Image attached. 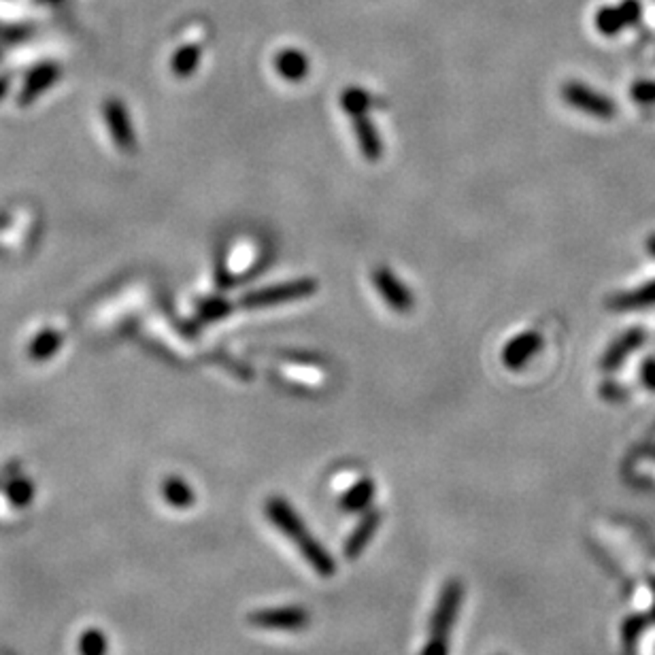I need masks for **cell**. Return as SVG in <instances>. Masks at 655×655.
Here are the masks:
<instances>
[{
  "instance_id": "1",
  "label": "cell",
  "mask_w": 655,
  "mask_h": 655,
  "mask_svg": "<svg viewBox=\"0 0 655 655\" xmlns=\"http://www.w3.org/2000/svg\"><path fill=\"white\" fill-rule=\"evenodd\" d=\"M266 515L268 520H271L273 524L294 543L296 549L300 551V556L306 559V564H309L320 577H332V574L336 573L335 558H332L324 549V545L306 530L300 515L296 513L292 506L285 503L283 498L273 496L266 503Z\"/></svg>"
},
{
  "instance_id": "2",
  "label": "cell",
  "mask_w": 655,
  "mask_h": 655,
  "mask_svg": "<svg viewBox=\"0 0 655 655\" xmlns=\"http://www.w3.org/2000/svg\"><path fill=\"white\" fill-rule=\"evenodd\" d=\"M464 600V583L459 579H449L443 585L441 596H438L435 613H432L430 632L424 644L421 655H449L451 647L453 628H456L459 606Z\"/></svg>"
},
{
  "instance_id": "3",
  "label": "cell",
  "mask_w": 655,
  "mask_h": 655,
  "mask_svg": "<svg viewBox=\"0 0 655 655\" xmlns=\"http://www.w3.org/2000/svg\"><path fill=\"white\" fill-rule=\"evenodd\" d=\"M317 289L315 279H296V281H285L279 285H268V288L253 289V292L243 296L241 304L247 309H262V306H273L289 303V300H300L306 296H313Z\"/></svg>"
},
{
  "instance_id": "4",
  "label": "cell",
  "mask_w": 655,
  "mask_h": 655,
  "mask_svg": "<svg viewBox=\"0 0 655 655\" xmlns=\"http://www.w3.org/2000/svg\"><path fill=\"white\" fill-rule=\"evenodd\" d=\"M562 98L566 100L573 109L588 113L591 118L611 119L617 113L615 103L602 92H596L590 86L581 81H568L562 86Z\"/></svg>"
},
{
  "instance_id": "5",
  "label": "cell",
  "mask_w": 655,
  "mask_h": 655,
  "mask_svg": "<svg viewBox=\"0 0 655 655\" xmlns=\"http://www.w3.org/2000/svg\"><path fill=\"white\" fill-rule=\"evenodd\" d=\"M250 623L264 630H303L309 623V613L303 606H273L253 611Z\"/></svg>"
},
{
  "instance_id": "6",
  "label": "cell",
  "mask_w": 655,
  "mask_h": 655,
  "mask_svg": "<svg viewBox=\"0 0 655 655\" xmlns=\"http://www.w3.org/2000/svg\"><path fill=\"white\" fill-rule=\"evenodd\" d=\"M373 283L374 288H377V292L381 294V298L389 304V309L396 311V313L405 315L415 306L413 294L409 292V288H406L388 266L374 268Z\"/></svg>"
},
{
  "instance_id": "7",
  "label": "cell",
  "mask_w": 655,
  "mask_h": 655,
  "mask_svg": "<svg viewBox=\"0 0 655 655\" xmlns=\"http://www.w3.org/2000/svg\"><path fill=\"white\" fill-rule=\"evenodd\" d=\"M543 350V336L535 330H528L511 339L503 350V364L511 371H520L524 368L538 351Z\"/></svg>"
},
{
  "instance_id": "8",
  "label": "cell",
  "mask_w": 655,
  "mask_h": 655,
  "mask_svg": "<svg viewBox=\"0 0 655 655\" xmlns=\"http://www.w3.org/2000/svg\"><path fill=\"white\" fill-rule=\"evenodd\" d=\"M103 113H104V119H107V126L111 130V136H113L115 145L124 151L135 150L136 139H135V130H132V124H130L128 109H126L119 100L111 98L104 103Z\"/></svg>"
},
{
  "instance_id": "9",
  "label": "cell",
  "mask_w": 655,
  "mask_h": 655,
  "mask_svg": "<svg viewBox=\"0 0 655 655\" xmlns=\"http://www.w3.org/2000/svg\"><path fill=\"white\" fill-rule=\"evenodd\" d=\"M644 330L643 328H632V330L623 332L620 339H615L606 347V351L602 353L600 366L602 371H615L620 368L623 362L628 360V356H632L634 351H638L644 343Z\"/></svg>"
},
{
  "instance_id": "10",
  "label": "cell",
  "mask_w": 655,
  "mask_h": 655,
  "mask_svg": "<svg viewBox=\"0 0 655 655\" xmlns=\"http://www.w3.org/2000/svg\"><path fill=\"white\" fill-rule=\"evenodd\" d=\"M381 521H383V513L377 509L366 511V513L362 515V520L358 521V526L353 528L350 538L345 541V549H343V553H345L347 559H358L362 556L364 549H366L368 543L373 541V536L377 535Z\"/></svg>"
},
{
  "instance_id": "11",
  "label": "cell",
  "mask_w": 655,
  "mask_h": 655,
  "mask_svg": "<svg viewBox=\"0 0 655 655\" xmlns=\"http://www.w3.org/2000/svg\"><path fill=\"white\" fill-rule=\"evenodd\" d=\"M653 304H655V279L653 281L641 285V288L626 289V292L611 296L609 303H606V306H609L611 311H620V313H628V311H641Z\"/></svg>"
},
{
  "instance_id": "12",
  "label": "cell",
  "mask_w": 655,
  "mask_h": 655,
  "mask_svg": "<svg viewBox=\"0 0 655 655\" xmlns=\"http://www.w3.org/2000/svg\"><path fill=\"white\" fill-rule=\"evenodd\" d=\"M353 130H356L358 145H360L364 158H366L368 162L381 160L383 143L377 128L373 126V121L368 119L366 115H356V118H353Z\"/></svg>"
},
{
  "instance_id": "13",
  "label": "cell",
  "mask_w": 655,
  "mask_h": 655,
  "mask_svg": "<svg viewBox=\"0 0 655 655\" xmlns=\"http://www.w3.org/2000/svg\"><path fill=\"white\" fill-rule=\"evenodd\" d=\"M636 18H638L636 0H634V3L632 0H628V3L620 9H605V12H600L598 15H596V26H598L600 33L615 35V33H620L623 26L636 22Z\"/></svg>"
},
{
  "instance_id": "14",
  "label": "cell",
  "mask_w": 655,
  "mask_h": 655,
  "mask_svg": "<svg viewBox=\"0 0 655 655\" xmlns=\"http://www.w3.org/2000/svg\"><path fill=\"white\" fill-rule=\"evenodd\" d=\"M274 68L288 81H300L309 75V58L300 50H283L274 58Z\"/></svg>"
},
{
  "instance_id": "15",
  "label": "cell",
  "mask_w": 655,
  "mask_h": 655,
  "mask_svg": "<svg viewBox=\"0 0 655 655\" xmlns=\"http://www.w3.org/2000/svg\"><path fill=\"white\" fill-rule=\"evenodd\" d=\"M374 496V483L371 479H362L358 481L353 488H350L343 494L341 498V509L347 511V513H358V511H364L368 505H371Z\"/></svg>"
},
{
  "instance_id": "16",
  "label": "cell",
  "mask_w": 655,
  "mask_h": 655,
  "mask_svg": "<svg viewBox=\"0 0 655 655\" xmlns=\"http://www.w3.org/2000/svg\"><path fill=\"white\" fill-rule=\"evenodd\" d=\"M164 496H166L168 505L177 506V509H186L196 500L194 498V489L179 477H168L166 483H164Z\"/></svg>"
},
{
  "instance_id": "17",
  "label": "cell",
  "mask_w": 655,
  "mask_h": 655,
  "mask_svg": "<svg viewBox=\"0 0 655 655\" xmlns=\"http://www.w3.org/2000/svg\"><path fill=\"white\" fill-rule=\"evenodd\" d=\"M341 107L356 118V115H366L368 109L373 107V98L366 89L362 88H350L341 94Z\"/></svg>"
},
{
  "instance_id": "18",
  "label": "cell",
  "mask_w": 655,
  "mask_h": 655,
  "mask_svg": "<svg viewBox=\"0 0 655 655\" xmlns=\"http://www.w3.org/2000/svg\"><path fill=\"white\" fill-rule=\"evenodd\" d=\"M200 62V47L198 45H186L177 51L173 58V73L177 77H189L196 71Z\"/></svg>"
},
{
  "instance_id": "19",
  "label": "cell",
  "mask_w": 655,
  "mask_h": 655,
  "mask_svg": "<svg viewBox=\"0 0 655 655\" xmlns=\"http://www.w3.org/2000/svg\"><path fill=\"white\" fill-rule=\"evenodd\" d=\"M60 345V335H54V332H45L41 339H36L33 345V356L35 358H47L51 356Z\"/></svg>"
},
{
  "instance_id": "20",
  "label": "cell",
  "mask_w": 655,
  "mask_h": 655,
  "mask_svg": "<svg viewBox=\"0 0 655 655\" xmlns=\"http://www.w3.org/2000/svg\"><path fill=\"white\" fill-rule=\"evenodd\" d=\"M632 100L638 104H655V81H638L630 89Z\"/></svg>"
},
{
  "instance_id": "21",
  "label": "cell",
  "mask_w": 655,
  "mask_h": 655,
  "mask_svg": "<svg viewBox=\"0 0 655 655\" xmlns=\"http://www.w3.org/2000/svg\"><path fill=\"white\" fill-rule=\"evenodd\" d=\"M641 379L644 388L653 389L655 392V358H647V360L641 364Z\"/></svg>"
},
{
  "instance_id": "22",
  "label": "cell",
  "mask_w": 655,
  "mask_h": 655,
  "mask_svg": "<svg viewBox=\"0 0 655 655\" xmlns=\"http://www.w3.org/2000/svg\"><path fill=\"white\" fill-rule=\"evenodd\" d=\"M230 311V306L226 303H221V300H218V303H209L207 306L203 309V315L207 317V320H215V317H221L226 315Z\"/></svg>"
},
{
  "instance_id": "23",
  "label": "cell",
  "mask_w": 655,
  "mask_h": 655,
  "mask_svg": "<svg viewBox=\"0 0 655 655\" xmlns=\"http://www.w3.org/2000/svg\"><path fill=\"white\" fill-rule=\"evenodd\" d=\"M644 247H647V251H649V253H651V256L655 258V235H651V236H649V239H647V243H644Z\"/></svg>"
}]
</instances>
